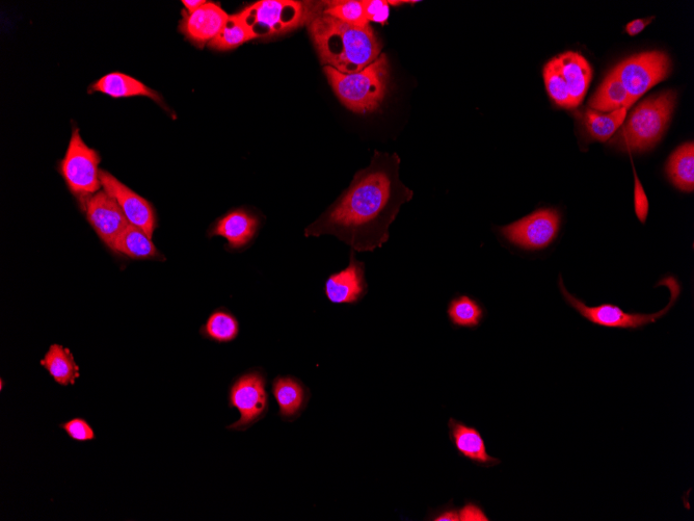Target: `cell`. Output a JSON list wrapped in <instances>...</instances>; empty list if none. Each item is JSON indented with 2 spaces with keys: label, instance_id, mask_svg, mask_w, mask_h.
Instances as JSON below:
<instances>
[{
  "label": "cell",
  "instance_id": "d6a6232c",
  "mask_svg": "<svg viewBox=\"0 0 694 521\" xmlns=\"http://www.w3.org/2000/svg\"><path fill=\"white\" fill-rule=\"evenodd\" d=\"M653 19L654 17L633 20L632 22L627 24L626 32L630 36H636L640 32H643L646 29V26H648L653 21Z\"/></svg>",
  "mask_w": 694,
  "mask_h": 521
},
{
  "label": "cell",
  "instance_id": "836d02e7",
  "mask_svg": "<svg viewBox=\"0 0 694 521\" xmlns=\"http://www.w3.org/2000/svg\"><path fill=\"white\" fill-rule=\"evenodd\" d=\"M434 520L436 521H459L460 520V510L456 508H447L437 516Z\"/></svg>",
  "mask_w": 694,
  "mask_h": 521
},
{
  "label": "cell",
  "instance_id": "cb8c5ba5",
  "mask_svg": "<svg viewBox=\"0 0 694 521\" xmlns=\"http://www.w3.org/2000/svg\"><path fill=\"white\" fill-rule=\"evenodd\" d=\"M239 332L240 325L237 318L225 307L213 311L200 329L203 338L217 344L232 343Z\"/></svg>",
  "mask_w": 694,
  "mask_h": 521
},
{
  "label": "cell",
  "instance_id": "277c9868",
  "mask_svg": "<svg viewBox=\"0 0 694 521\" xmlns=\"http://www.w3.org/2000/svg\"><path fill=\"white\" fill-rule=\"evenodd\" d=\"M676 99L674 91H665L640 103L624 121L612 144L636 152L654 147L669 126Z\"/></svg>",
  "mask_w": 694,
  "mask_h": 521
},
{
  "label": "cell",
  "instance_id": "e575fe53",
  "mask_svg": "<svg viewBox=\"0 0 694 521\" xmlns=\"http://www.w3.org/2000/svg\"><path fill=\"white\" fill-rule=\"evenodd\" d=\"M182 4L184 5L186 12L194 13L204 6L206 2L205 0H183Z\"/></svg>",
  "mask_w": 694,
  "mask_h": 521
},
{
  "label": "cell",
  "instance_id": "30bf717a",
  "mask_svg": "<svg viewBox=\"0 0 694 521\" xmlns=\"http://www.w3.org/2000/svg\"><path fill=\"white\" fill-rule=\"evenodd\" d=\"M613 70L618 74L632 106L638 98L669 76L671 59L665 52L648 51L628 58Z\"/></svg>",
  "mask_w": 694,
  "mask_h": 521
},
{
  "label": "cell",
  "instance_id": "9a60e30c",
  "mask_svg": "<svg viewBox=\"0 0 694 521\" xmlns=\"http://www.w3.org/2000/svg\"><path fill=\"white\" fill-rule=\"evenodd\" d=\"M228 18L219 5L206 3L194 13L182 12L180 32L195 45L203 47L218 37Z\"/></svg>",
  "mask_w": 694,
  "mask_h": 521
},
{
  "label": "cell",
  "instance_id": "7a4b0ae2",
  "mask_svg": "<svg viewBox=\"0 0 694 521\" xmlns=\"http://www.w3.org/2000/svg\"><path fill=\"white\" fill-rule=\"evenodd\" d=\"M308 30L320 62L339 72H359L375 62L382 44L371 26L343 22L320 9L308 22Z\"/></svg>",
  "mask_w": 694,
  "mask_h": 521
},
{
  "label": "cell",
  "instance_id": "ba28073f",
  "mask_svg": "<svg viewBox=\"0 0 694 521\" xmlns=\"http://www.w3.org/2000/svg\"><path fill=\"white\" fill-rule=\"evenodd\" d=\"M99 163L98 152L84 142L78 129H74L60 172L84 210L89 199L102 187Z\"/></svg>",
  "mask_w": 694,
  "mask_h": 521
},
{
  "label": "cell",
  "instance_id": "52a82bcc",
  "mask_svg": "<svg viewBox=\"0 0 694 521\" xmlns=\"http://www.w3.org/2000/svg\"><path fill=\"white\" fill-rule=\"evenodd\" d=\"M660 284H664L670 289L671 301L663 310L656 312V314L647 315L632 314V312H626L619 306L609 303L594 307L587 306L582 300L570 294L565 288L563 278H559L560 293L567 304L575 309L581 317L597 326L626 330L643 329L645 326L656 323L675 305L681 294L680 283L675 277H667Z\"/></svg>",
  "mask_w": 694,
  "mask_h": 521
},
{
  "label": "cell",
  "instance_id": "8992f818",
  "mask_svg": "<svg viewBox=\"0 0 694 521\" xmlns=\"http://www.w3.org/2000/svg\"><path fill=\"white\" fill-rule=\"evenodd\" d=\"M546 90L558 106H579L589 90L593 69L578 52L568 51L549 61L544 68Z\"/></svg>",
  "mask_w": 694,
  "mask_h": 521
},
{
  "label": "cell",
  "instance_id": "f1b7e54d",
  "mask_svg": "<svg viewBox=\"0 0 694 521\" xmlns=\"http://www.w3.org/2000/svg\"><path fill=\"white\" fill-rule=\"evenodd\" d=\"M59 427L70 439L77 442H88L97 438L95 430L84 418H73Z\"/></svg>",
  "mask_w": 694,
  "mask_h": 521
},
{
  "label": "cell",
  "instance_id": "7c38bea8",
  "mask_svg": "<svg viewBox=\"0 0 694 521\" xmlns=\"http://www.w3.org/2000/svg\"><path fill=\"white\" fill-rule=\"evenodd\" d=\"M85 211L97 236L113 250L121 234L130 225L117 200L104 190L99 191L89 199Z\"/></svg>",
  "mask_w": 694,
  "mask_h": 521
},
{
  "label": "cell",
  "instance_id": "8fae6325",
  "mask_svg": "<svg viewBox=\"0 0 694 521\" xmlns=\"http://www.w3.org/2000/svg\"><path fill=\"white\" fill-rule=\"evenodd\" d=\"M560 215L555 210H540L499 229L509 243L524 250L538 251L549 247L557 237Z\"/></svg>",
  "mask_w": 694,
  "mask_h": 521
},
{
  "label": "cell",
  "instance_id": "2e32d148",
  "mask_svg": "<svg viewBox=\"0 0 694 521\" xmlns=\"http://www.w3.org/2000/svg\"><path fill=\"white\" fill-rule=\"evenodd\" d=\"M259 227L260 220L254 213L235 210L219 219L209 230L208 236L224 238L231 251H242L252 244Z\"/></svg>",
  "mask_w": 694,
  "mask_h": 521
},
{
  "label": "cell",
  "instance_id": "5bb4252c",
  "mask_svg": "<svg viewBox=\"0 0 694 521\" xmlns=\"http://www.w3.org/2000/svg\"><path fill=\"white\" fill-rule=\"evenodd\" d=\"M367 291L365 264L357 259L356 252L352 250L350 265L327 279L326 297L333 304H357Z\"/></svg>",
  "mask_w": 694,
  "mask_h": 521
},
{
  "label": "cell",
  "instance_id": "484cf974",
  "mask_svg": "<svg viewBox=\"0 0 694 521\" xmlns=\"http://www.w3.org/2000/svg\"><path fill=\"white\" fill-rule=\"evenodd\" d=\"M628 109L622 108L608 114H602L594 110H587L584 115V123L593 139L600 142L609 140L615 135L627 116Z\"/></svg>",
  "mask_w": 694,
  "mask_h": 521
},
{
  "label": "cell",
  "instance_id": "1f68e13d",
  "mask_svg": "<svg viewBox=\"0 0 694 521\" xmlns=\"http://www.w3.org/2000/svg\"><path fill=\"white\" fill-rule=\"evenodd\" d=\"M460 520L489 521L490 518L486 515L482 507L475 503H469L463 509L460 510Z\"/></svg>",
  "mask_w": 694,
  "mask_h": 521
},
{
  "label": "cell",
  "instance_id": "d4e9b609",
  "mask_svg": "<svg viewBox=\"0 0 694 521\" xmlns=\"http://www.w3.org/2000/svg\"><path fill=\"white\" fill-rule=\"evenodd\" d=\"M447 315L457 328L476 329L484 320L485 309L471 297L462 295L450 301Z\"/></svg>",
  "mask_w": 694,
  "mask_h": 521
},
{
  "label": "cell",
  "instance_id": "5b68a950",
  "mask_svg": "<svg viewBox=\"0 0 694 521\" xmlns=\"http://www.w3.org/2000/svg\"><path fill=\"white\" fill-rule=\"evenodd\" d=\"M323 3L262 0L238 13L255 38L282 35L308 24Z\"/></svg>",
  "mask_w": 694,
  "mask_h": 521
},
{
  "label": "cell",
  "instance_id": "603a6c76",
  "mask_svg": "<svg viewBox=\"0 0 694 521\" xmlns=\"http://www.w3.org/2000/svg\"><path fill=\"white\" fill-rule=\"evenodd\" d=\"M666 173L673 185L683 192L694 189V145L685 143L672 155L666 165Z\"/></svg>",
  "mask_w": 694,
  "mask_h": 521
},
{
  "label": "cell",
  "instance_id": "e0dca14e",
  "mask_svg": "<svg viewBox=\"0 0 694 521\" xmlns=\"http://www.w3.org/2000/svg\"><path fill=\"white\" fill-rule=\"evenodd\" d=\"M450 439L458 454L478 466L492 467L500 460L489 455L486 442L480 432L455 419L448 423Z\"/></svg>",
  "mask_w": 694,
  "mask_h": 521
},
{
  "label": "cell",
  "instance_id": "83f0119b",
  "mask_svg": "<svg viewBox=\"0 0 694 521\" xmlns=\"http://www.w3.org/2000/svg\"><path fill=\"white\" fill-rule=\"evenodd\" d=\"M324 13L343 22L358 26L369 24L365 14L364 2H360V0L324 2Z\"/></svg>",
  "mask_w": 694,
  "mask_h": 521
},
{
  "label": "cell",
  "instance_id": "9c48e42d",
  "mask_svg": "<svg viewBox=\"0 0 694 521\" xmlns=\"http://www.w3.org/2000/svg\"><path fill=\"white\" fill-rule=\"evenodd\" d=\"M229 408L239 412V420L227 427L231 431H247L265 418L269 411L266 377L253 369L237 377L229 387Z\"/></svg>",
  "mask_w": 694,
  "mask_h": 521
},
{
  "label": "cell",
  "instance_id": "4316f807",
  "mask_svg": "<svg viewBox=\"0 0 694 521\" xmlns=\"http://www.w3.org/2000/svg\"><path fill=\"white\" fill-rule=\"evenodd\" d=\"M255 39L245 22L238 14L229 16L223 30L208 45L217 50H230Z\"/></svg>",
  "mask_w": 694,
  "mask_h": 521
},
{
  "label": "cell",
  "instance_id": "ffe728a7",
  "mask_svg": "<svg viewBox=\"0 0 694 521\" xmlns=\"http://www.w3.org/2000/svg\"><path fill=\"white\" fill-rule=\"evenodd\" d=\"M40 364L53 381L63 387L74 385L80 377L73 354L68 348L58 344L50 346Z\"/></svg>",
  "mask_w": 694,
  "mask_h": 521
},
{
  "label": "cell",
  "instance_id": "d6986e66",
  "mask_svg": "<svg viewBox=\"0 0 694 521\" xmlns=\"http://www.w3.org/2000/svg\"><path fill=\"white\" fill-rule=\"evenodd\" d=\"M92 91L100 92L114 98L144 96L163 104V99L154 90L140 81L120 72L105 75L92 86Z\"/></svg>",
  "mask_w": 694,
  "mask_h": 521
},
{
  "label": "cell",
  "instance_id": "ac0fdd59",
  "mask_svg": "<svg viewBox=\"0 0 694 521\" xmlns=\"http://www.w3.org/2000/svg\"><path fill=\"white\" fill-rule=\"evenodd\" d=\"M273 395L279 406L283 421L292 422L300 418L309 401V390L298 378L279 376L273 383Z\"/></svg>",
  "mask_w": 694,
  "mask_h": 521
},
{
  "label": "cell",
  "instance_id": "4dcf8cb0",
  "mask_svg": "<svg viewBox=\"0 0 694 521\" xmlns=\"http://www.w3.org/2000/svg\"><path fill=\"white\" fill-rule=\"evenodd\" d=\"M635 211L636 215L639 218L640 221L645 223L647 217H648V212H649V203H648V198L646 196V193L642 187V184H640V181L635 173Z\"/></svg>",
  "mask_w": 694,
  "mask_h": 521
},
{
  "label": "cell",
  "instance_id": "f546056e",
  "mask_svg": "<svg viewBox=\"0 0 694 521\" xmlns=\"http://www.w3.org/2000/svg\"><path fill=\"white\" fill-rule=\"evenodd\" d=\"M364 8L368 22L387 23L390 16V5L386 0H365Z\"/></svg>",
  "mask_w": 694,
  "mask_h": 521
},
{
  "label": "cell",
  "instance_id": "3957f363",
  "mask_svg": "<svg viewBox=\"0 0 694 521\" xmlns=\"http://www.w3.org/2000/svg\"><path fill=\"white\" fill-rule=\"evenodd\" d=\"M324 71L345 108L357 114L373 113L380 109L389 83V61L386 55H381L356 73H342L330 66H325Z\"/></svg>",
  "mask_w": 694,
  "mask_h": 521
},
{
  "label": "cell",
  "instance_id": "4fadbf2b",
  "mask_svg": "<svg viewBox=\"0 0 694 521\" xmlns=\"http://www.w3.org/2000/svg\"><path fill=\"white\" fill-rule=\"evenodd\" d=\"M100 180L103 190L117 200L129 223L141 228L148 237L152 238L156 227V216L151 203L130 190L109 172L100 170Z\"/></svg>",
  "mask_w": 694,
  "mask_h": 521
},
{
  "label": "cell",
  "instance_id": "6da1fadb",
  "mask_svg": "<svg viewBox=\"0 0 694 521\" xmlns=\"http://www.w3.org/2000/svg\"><path fill=\"white\" fill-rule=\"evenodd\" d=\"M400 158L378 150L370 165L305 229L306 238L333 236L355 252H373L390 238V226L414 192L399 178Z\"/></svg>",
  "mask_w": 694,
  "mask_h": 521
},
{
  "label": "cell",
  "instance_id": "44dd1931",
  "mask_svg": "<svg viewBox=\"0 0 694 521\" xmlns=\"http://www.w3.org/2000/svg\"><path fill=\"white\" fill-rule=\"evenodd\" d=\"M113 251L140 260H166L139 227L129 225L117 240Z\"/></svg>",
  "mask_w": 694,
  "mask_h": 521
},
{
  "label": "cell",
  "instance_id": "7402d4cb",
  "mask_svg": "<svg viewBox=\"0 0 694 521\" xmlns=\"http://www.w3.org/2000/svg\"><path fill=\"white\" fill-rule=\"evenodd\" d=\"M590 107L597 112H613L631 107L629 96L615 70L605 77L597 93L590 101Z\"/></svg>",
  "mask_w": 694,
  "mask_h": 521
}]
</instances>
